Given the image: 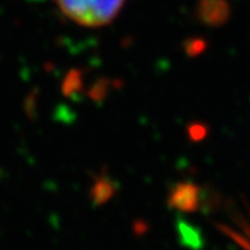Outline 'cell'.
Here are the masks:
<instances>
[{
  "label": "cell",
  "mask_w": 250,
  "mask_h": 250,
  "mask_svg": "<svg viewBox=\"0 0 250 250\" xmlns=\"http://www.w3.org/2000/svg\"><path fill=\"white\" fill-rule=\"evenodd\" d=\"M205 47H206L205 42H203V41H199V39H195V41L188 42L187 43V50L189 54L200 53Z\"/></svg>",
  "instance_id": "3"
},
{
  "label": "cell",
  "mask_w": 250,
  "mask_h": 250,
  "mask_svg": "<svg viewBox=\"0 0 250 250\" xmlns=\"http://www.w3.org/2000/svg\"><path fill=\"white\" fill-rule=\"evenodd\" d=\"M62 13L86 28L104 27L118 16L125 0H56Z\"/></svg>",
  "instance_id": "1"
},
{
  "label": "cell",
  "mask_w": 250,
  "mask_h": 250,
  "mask_svg": "<svg viewBox=\"0 0 250 250\" xmlns=\"http://www.w3.org/2000/svg\"><path fill=\"white\" fill-rule=\"evenodd\" d=\"M189 134H190L192 139L199 141V139H202V138L206 136V128L203 125H193V126L189 128Z\"/></svg>",
  "instance_id": "4"
},
{
  "label": "cell",
  "mask_w": 250,
  "mask_h": 250,
  "mask_svg": "<svg viewBox=\"0 0 250 250\" xmlns=\"http://www.w3.org/2000/svg\"><path fill=\"white\" fill-rule=\"evenodd\" d=\"M197 17L210 27H218L229 17V6L227 0H199Z\"/></svg>",
  "instance_id": "2"
}]
</instances>
